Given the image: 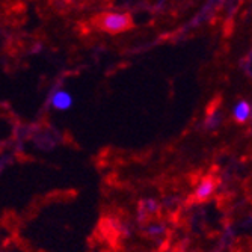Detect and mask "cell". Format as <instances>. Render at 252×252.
I'll list each match as a JSON object with an SVG mask.
<instances>
[{"label":"cell","instance_id":"obj_3","mask_svg":"<svg viewBox=\"0 0 252 252\" xmlns=\"http://www.w3.org/2000/svg\"><path fill=\"white\" fill-rule=\"evenodd\" d=\"M215 190V183L213 180H204L199 183V186L196 188L195 190V195L198 199H205V198H209Z\"/></svg>","mask_w":252,"mask_h":252},{"label":"cell","instance_id":"obj_1","mask_svg":"<svg viewBox=\"0 0 252 252\" xmlns=\"http://www.w3.org/2000/svg\"><path fill=\"white\" fill-rule=\"evenodd\" d=\"M101 28L110 33H120L131 28V18L127 14H107L101 21Z\"/></svg>","mask_w":252,"mask_h":252},{"label":"cell","instance_id":"obj_4","mask_svg":"<svg viewBox=\"0 0 252 252\" xmlns=\"http://www.w3.org/2000/svg\"><path fill=\"white\" fill-rule=\"evenodd\" d=\"M249 113H251V107L246 101H240L236 107H234V118L240 123L246 121L249 118Z\"/></svg>","mask_w":252,"mask_h":252},{"label":"cell","instance_id":"obj_2","mask_svg":"<svg viewBox=\"0 0 252 252\" xmlns=\"http://www.w3.org/2000/svg\"><path fill=\"white\" fill-rule=\"evenodd\" d=\"M52 104H53V107H56L59 110H65V109H68V107L73 104V98H71L70 94L63 93V91H59V93H56L53 95Z\"/></svg>","mask_w":252,"mask_h":252}]
</instances>
